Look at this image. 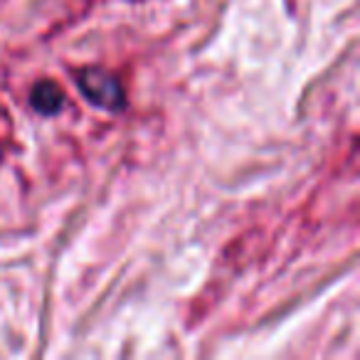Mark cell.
Here are the masks:
<instances>
[{"instance_id":"1","label":"cell","mask_w":360,"mask_h":360,"mask_svg":"<svg viewBox=\"0 0 360 360\" xmlns=\"http://www.w3.org/2000/svg\"><path fill=\"white\" fill-rule=\"evenodd\" d=\"M79 89L94 106L106 111H121L126 106V94L121 82L111 72L89 67L79 75Z\"/></svg>"},{"instance_id":"2","label":"cell","mask_w":360,"mask_h":360,"mask_svg":"<svg viewBox=\"0 0 360 360\" xmlns=\"http://www.w3.org/2000/svg\"><path fill=\"white\" fill-rule=\"evenodd\" d=\"M30 104L37 114L52 116V114H57V111H62V106H65V94H62V89L55 82H37L30 91Z\"/></svg>"}]
</instances>
